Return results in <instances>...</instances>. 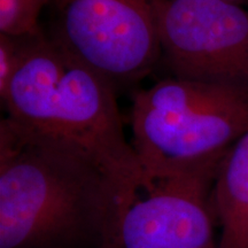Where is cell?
I'll use <instances>...</instances> for the list:
<instances>
[{
  "label": "cell",
  "instance_id": "obj_5",
  "mask_svg": "<svg viewBox=\"0 0 248 248\" xmlns=\"http://www.w3.org/2000/svg\"><path fill=\"white\" fill-rule=\"evenodd\" d=\"M161 58L176 77L248 82V11L228 0H155Z\"/></svg>",
  "mask_w": 248,
  "mask_h": 248
},
{
  "label": "cell",
  "instance_id": "obj_10",
  "mask_svg": "<svg viewBox=\"0 0 248 248\" xmlns=\"http://www.w3.org/2000/svg\"><path fill=\"white\" fill-rule=\"evenodd\" d=\"M228 1H232V2H235V4H240L243 0H228Z\"/></svg>",
  "mask_w": 248,
  "mask_h": 248
},
{
  "label": "cell",
  "instance_id": "obj_3",
  "mask_svg": "<svg viewBox=\"0 0 248 248\" xmlns=\"http://www.w3.org/2000/svg\"><path fill=\"white\" fill-rule=\"evenodd\" d=\"M224 155L142 175L102 248H216L212 192Z\"/></svg>",
  "mask_w": 248,
  "mask_h": 248
},
{
  "label": "cell",
  "instance_id": "obj_7",
  "mask_svg": "<svg viewBox=\"0 0 248 248\" xmlns=\"http://www.w3.org/2000/svg\"><path fill=\"white\" fill-rule=\"evenodd\" d=\"M216 248H248V130L226 152L212 192Z\"/></svg>",
  "mask_w": 248,
  "mask_h": 248
},
{
  "label": "cell",
  "instance_id": "obj_8",
  "mask_svg": "<svg viewBox=\"0 0 248 248\" xmlns=\"http://www.w3.org/2000/svg\"><path fill=\"white\" fill-rule=\"evenodd\" d=\"M51 0H0V33L33 35L42 30L39 15Z\"/></svg>",
  "mask_w": 248,
  "mask_h": 248
},
{
  "label": "cell",
  "instance_id": "obj_6",
  "mask_svg": "<svg viewBox=\"0 0 248 248\" xmlns=\"http://www.w3.org/2000/svg\"><path fill=\"white\" fill-rule=\"evenodd\" d=\"M33 132L77 145L100 164L126 197L141 181L138 157L124 136L114 84L69 53L47 119Z\"/></svg>",
  "mask_w": 248,
  "mask_h": 248
},
{
  "label": "cell",
  "instance_id": "obj_9",
  "mask_svg": "<svg viewBox=\"0 0 248 248\" xmlns=\"http://www.w3.org/2000/svg\"><path fill=\"white\" fill-rule=\"evenodd\" d=\"M33 35L14 36L0 33V97L7 91Z\"/></svg>",
  "mask_w": 248,
  "mask_h": 248
},
{
  "label": "cell",
  "instance_id": "obj_4",
  "mask_svg": "<svg viewBox=\"0 0 248 248\" xmlns=\"http://www.w3.org/2000/svg\"><path fill=\"white\" fill-rule=\"evenodd\" d=\"M155 0H54L49 36L115 83L135 82L161 58Z\"/></svg>",
  "mask_w": 248,
  "mask_h": 248
},
{
  "label": "cell",
  "instance_id": "obj_1",
  "mask_svg": "<svg viewBox=\"0 0 248 248\" xmlns=\"http://www.w3.org/2000/svg\"><path fill=\"white\" fill-rule=\"evenodd\" d=\"M126 195L66 139L0 123V248H102Z\"/></svg>",
  "mask_w": 248,
  "mask_h": 248
},
{
  "label": "cell",
  "instance_id": "obj_2",
  "mask_svg": "<svg viewBox=\"0 0 248 248\" xmlns=\"http://www.w3.org/2000/svg\"><path fill=\"white\" fill-rule=\"evenodd\" d=\"M130 121L142 175L218 156L248 130V82L162 79L136 93Z\"/></svg>",
  "mask_w": 248,
  "mask_h": 248
}]
</instances>
